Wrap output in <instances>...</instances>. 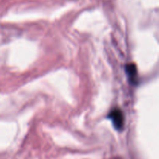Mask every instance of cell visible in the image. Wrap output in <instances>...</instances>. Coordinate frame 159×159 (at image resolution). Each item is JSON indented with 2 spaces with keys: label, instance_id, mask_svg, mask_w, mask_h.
I'll list each match as a JSON object with an SVG mask.
<instances>
[{
  "label": "cell",
  "instance_id": "7a4b0ae2",
  "mask_svg": "<svg viewBox=\"0 0 159 159\" xmlns=\"http://www.w3.org/2000/svg\"><path fill=\"white\" fill-rule=\"evenodd\" d=\"M126 74H127L128 79L130 82L133 85H136L138 82V72L135 64H129L126 67Z\"/></svg>",
  "mask_w": 159,
  "mask_h": 159
},
{
  "label": "cell",
  "instance_id": "6da1fadb",
  "mask_svg": "<svg viewBox=\"0 0 159 159\" xmlns=\"http://www.w3.org/2000/svg\"><path fill=\"white\" fill-rule=\"evenodd\" d=\"M109 118L111 120L113 126L117 130H121L124 125V117L123 112L120 109H113L110 113L108 116Z\"/></svg>",
  "mask_w": 159,
  "mask_h": 159
}]
</instances>
